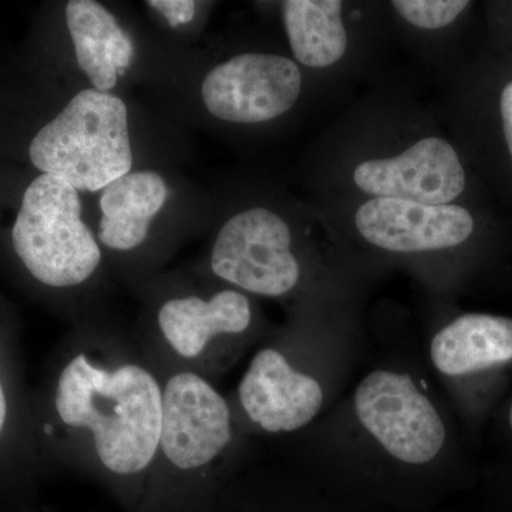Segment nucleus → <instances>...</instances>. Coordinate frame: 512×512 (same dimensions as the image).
I'll list each match as a JSON object with an SVG mask.
<instances>
[{
    "mask_svg": "<svg viewBox=\"0 0 512 512\" xmlns=\"http://www.w3.org/2000/svg\"><path fill=\"white\" fill-rule=\"evenodd\" d=\"M248 419L268 433H291L308 426L323 406L315 377L293 369L275 349L259 350L238 387Z\"/></svg>",
    "mask_w": 512,
    "mask_h": 512,
    "instance_id": "10",
    "label": "nucleus"
},
{
    "mask_svg": "<svg viewBox=\"0 0 512 512\" xmlns=\"http://www.w3.org/2000/svg\"><path fill=\"white\" fill-rule=\"evenodd\" d=\"M80 212L79 191L55 175H39L23 195L13 225V248L42 284L80 285L99 266V245Z\"/></svg>",
    "mask_w": 512,
    "mask_h": 512,
    "instance_id": "3",
    "label": "nucleus"
},
{
    "mask_svg": "<svg viewBox=\"0 0 512 512\" xmlns=\"http://www.w3.org/2000/svg\"><path fill=\"white\" fill-rule=\"evenodd\" d=\"M29 156L42 174L62 178L77 191L104 190L131 173L126 104L114 94L94 89L77 93L40 128Z\"/></svg>",
    "mask_w": 512,
    "mask_h": 512,
    "instance_id": "2",
    "label": "nucleus"
},
{
    "mask_svg": "<svg viewBox=\"0 0 512 512\" xmlns=\"http://www.w3.org/2000/svg\"><path fill=\"white\" fill-rule=\"evenodd\" d=\"M232 439L231 412L222 394L191 372L165 383L160 450L180 470H197L215 460Z\"/></svg>",
    "mask_w": 512,
    "mask_h": 512,
    "instance_id": "7",
    "label": "nucleus"
},
{
    "mask_svg": "<svg viewBox=\"0 0 512 512\" xmlns=\"http://www.w3.org/2000/svg\"><path fill=\"white\" fill-rule=\"evenodd\" d=\"M293 55L309 67H328L342 59L348 35L339 0H288L282 5Z\"/></svg>",
    "mask_w": 512,
    "mask_h": 512,
    "instance_id": "15",
    "label": "nucleus"
},
{
    "mask_svg": "<svg viewBox=\"0 0 512 512\" xmlns=\"http://www.w3.org/2000/svg\"><path fill=\"white\" fill-rule=\"evenodd\" d=\"M6 414H8V403H6L5 392H3L2 383H0V433L5 426Z\"/></svg>",
    "mask_w": 512,
    "mask_h": 512,
    "instance_id": "19",
    "label": "nucleus"
},
{
    "mask_svg": "<svg viewBox=\"0 0 512 512\" xmlns=\"http://www.w3.org/2000/svg\"><path fill=\"white\" fill-rule=\"evenodd\" d=\"M501 116H503L505 140L512 157V82L505 86L501 94Z\"/></svg>",
    "mask_w": 512,
    "mask_h": 512,
    "instance_id": "18",
    "label": "nucleus"
},
{
    "mask_svg": "<svg viewBox=\"0 0 512 512\" xmlns=\"http://www.w3.org/2000/svg\"><path fill=\"white\" fill-rule=\"evenodd\" d=\"M510 424H511V429H512V406H511V410H510Z\"/></svg>",
    "mask_w": 512,
    "mask_h": 512,
    "instance_id": "20",
    "label": "nucleus"
},
{
    "mask_svg": "<svg viewBox=\"0 0 512 512\" xmlns=\"http://www.w3.org/2000/svg\"><path fill=\"white\" fill-rule=\"evenodd\" d=\"M148 6L158 10L173 28L190 23L195 16L192 0H150Z\"/></svg>",
    "mask_w": 512,
    "mask_h": 512,
    "instance_id": "17",
    "label": "nucleus"
},
{
    "mask_svg": "<svg viewBox=\"0 0 512 512\" xmlns=\"http://www.w3.org/2000/svg\"><path fill=\"white\" fill-rule=\"evenodd\" d=\"M360 235L390 252H427L463 244L474 229L473 217L458 205L375 198L356 212Z\"/></svg>",
    "mask_w": 512,
    "mask_h": 512,
    "instance_id": "9",
    "label": "nucleus"
},
{
    "mask_svg": "<svg viewBox=\"0 0 512 512\" xmlns=\"http://www.w3.org/2000/svg\"><path fill=\"white\" fill-rule=\"evenodd\" d=\"M431 362L446 376H464L512 360V320L468 313L436 333Z\"/></svg>",
    "mask_w": 512,
    "mask_h": 512,
    "instance_id": "13",
    "label": "nucleus"
},
{
    "mask_svg": "<svg viewBox=\"0 0 512 512\" xmlns=\"http://www.w3.org/2000/svg\"><path fill=\"white\" fill-rule=\"evenodd\" d=\"M291 244V229L275 212L265 208L239 212L215 239L212 272L256 295H285L301 276Z\"/></svg>",
    "mask_w": 512,
    "mask_h": 512,
    "instance_id": "5",
    "label": "nucleus"
},
{
    "mask_svg": "<svg viewBox=\"0 0 512 512\" xmlns=\"http://www.w3.org/2000/svg\"><path fill=\"white\" fill-rule=\"evenodd\" d=\"M66 23L77 64L94 90L109 93L134 57V46L116 18L94 0H70Z\"/></svg>",
    "mask_w": 512,
    "mask_h": 512,
    "instance_id": "12",
    "label": "nucleus"
},
{
    "mask_svg": "<svg viewBox=\"0 0 512 512\" xmlns=\"http://www.w3.org/2000/svg\"><path fill=\"white\" fill-rule=\"evenodd\" d=\"M355 183L376 198L447 205L466 188L456 150L437 137L424 138L396 157L370 160L356 168Z\"/></svg>",
    "mask_w": 512,
    "mask_h": 512,
    "instance_id": "8",
    "label": "nucleus"
},
{
    "mask_svg": "<svg viewBox=\"0 0 512 512\" xmlns=\"http://www.w3.org/2000/svg\"><path fill=\"white\" fill-rule=\"evenodd\" d=\"M56 410L66 426L92 433L97 457L111 473H141L160 450L163 389L144 367L107 370L77 355L59 377Z\"/></svg>",
    "mask_w": 512,
    "mask_h": 512,
    "instance_id": "1",
    "label": "nucleus"
},
{
    "mask_svg": "<svg viewBox=\"0 0 512 512\" xmlns=\"http://www.w3.org/2000/svg\"><path fill=\"white\" fill-rule=\"evenodd\" d=\"M167 200V185L153 171L128 173L101 192L99 239L107 248L131 251L146 241L153 218Z\"/></svg>",
    "mask_w": 512,
    "mask_h": 512,
    "instance_id": "14",
    "label": "nucleus"
},
{
    "mask_svg": "<svg viewBox=\"0 0 512 512\" xmlns=\"http://www.w3.org/2000/svg\"><path fill=\"white\" fill-rule=\"evenodd\" d=\"M355 410L363 429L404 464L430 463L446 443V426L436 406L404 373H369L357 384Z\"/></svg>",
    "mask_w": 512,
    "mask_h": 512,
    "instance_id": "4",
    "label": "nucleus"
},
{
    "mask_svg": "<svg viewBox=\"0 0 512 512\" xmlns=\"http://www.w3.org/2000/svg\"><path fill=\"white\" fill-rule=\"evenodd\" d=\"M251 319L247 296L235 291H222L210 301L198 296L171 299L158 312L165 340L185 359L200 356L215 336L245 332Z\"/></svg>",
    "mask_w": 512,
    "mask_h": 512,
    "instance_id": "11",
    "label": "nucleus"
},
{
    "mask_svg": "<svg viewBox=\"0 0 512 512\" xmlns=\"http://www.w3.org/2000/svg\"><path fill=\"white\" fill-rule=\"evenodd\" d=\"M470 5L466 0H396L394 9L407 22L423 29H440L450 25Z\"/></svg>",
    "mask_w": 512,
    "mask_h": 512,
    "instance_id": "16",
    "label": "nucleus"
},
{
    "mask_svg": "<svg viewBox=\"0 0 512 512\" xmlns=\"http://www.w3.org/2000/svg\"><path fill=\"white\" fill-rule=\"evenodd\" d=\"M301 87V70L288 57L244 53L214 67L202 82L201 93L217 119L254 124L292 109Z\"/></svg>",
    "mask_w": 512,
    "mask_h": 512,
    "instance_id": "6",
    "label": "nucleus"
}]
</instances>
